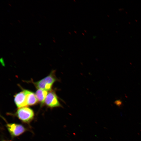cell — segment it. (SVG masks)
<instances>
[{"instance_id": "cell-6", "label": "cell", "mask_w": 141, "mask_h": 141, "mask_svg": "<svg viewBox=\"0 0 141 141\" xmlns=\"http://www.w3.org/2000/svg\"><path fill=\"white\" fill-rule=\"evenodd\" d=\"M48 92V91L40 89H38L36 91L35 93L38 102H39L42 105L44 103Z\"/></svg>"}, {"instance_id": "cell-3", "label": "cell", "mask_w": 141, "mask_h": 141, "mask_svg": "<svg viewBox=\"0 0 141 141\" xmlns=\"http://www.w3.org/2000/svg\"><path fill=\"white\" fill-rule=\"evenodd\" d=\"M44 103L51 108L62 107L59 101L58 97L55 92L53 90L48 92Z\"/></svg>"}, {"instance_id": "cell-5", "label": "cell", "mask_w": 141, "mask_h": 141, "mask_svg": "<svg viewBox=\"0 0 141 141\" xmlns=\"http://www.w3.org/2000/svg\"><path fill=\"white\" fill-rule=\"evenodd\" d=\"M7 128L13 138L21 135L26 130L22 125L15 123H9L6 125Z\"/></svg>"}, {"instance_id": "cell-1", "label": "cell", "mask_w": 141, "mask_h": 141, "mask_svg": "<svg viewBox=\"0 0 141 141\" xmlns=\"http://www.w3.org/2000/svg\"><path fill=\"white\" fill-rule=\"evenodd\" d=\"M58 81L55 75V71L54 70L51 71L46 77L37 82H32V83L38 89H42L48 92L52 90L54 83Z\"/></svg>"}, {"instance_id": "cell-8", "label": "cell", "mask_w": 141, "mask_h": 141, "mask_svg": "<svg viewBox=\"0 0 141 141\" xmlns=\"http://www.w3.org/2000/svg\"><path fill=\"white\" fill-rule=\"evenodd\" d=\"M115 104L117 105L120 106L122 102L120 100H117L115 101Z\"/></svg>"}, {"instance_id": "cell-4", "label": "cell", "mask_w": 141, "mask_h": 141, "mask_svg": "<svg viewBox=\"0 0 141 141\" xmlns=\"http://www.w3.org/2000/svg\"><path fill=\"white\" fill-rule=\"evenodd\" d=\"M28 90L24 89L14 96V101L19 108L28 106L27 95Z\"/></svg>"}, {"instance_id": "cell-2", "label": "cell", "mask_w": 141, "mask_h": 141, "mask_svg": "<svg viewBox=\"0 0 141 141\" xmlns=\"http://www.w3.org/2000/svg\"><path fill=\"white\" fill-rule=\"evenodd\" d=\"M15 115L23 122L28 123L33 119L34 113L32 109L26 107L19 108Z\"/></svg>"}, {"instance_id": "cell-9", "label": "cell", "mask_w": 141, "mask_h": 141, "mask_svg": "<svg viewBox=\"0 0 141 141\" xmlns=\"http://www.w3.org/2000/svg\"><path fill=\"white\" fill-rule=\"evenodd\" d=\"M5 141V140H3V141Z\"/></svg>"}, {"instance_id": "cell-7", "label": "cell", "mask_w": 141, "mask_h": 141, "mask_svg": "<svg viewBox=\"0 0 141 141\" xmlns=\"http://www.w3.org/2000/svg\"><path fill=\"white\" fill-rule=\"evenodd\" d=\"M27 102L28 106L34 105L38 102L36 95L29 90L27 95Z\"/></svg>"}]
</instances>
